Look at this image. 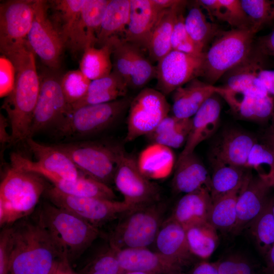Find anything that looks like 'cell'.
<instances>
[{
    "label": "cell",
    "instance_id": "1",
    "mask_svg": "<svg viewBox=\"0 0 274 274\" xmlns=\"http://www.w3.org/2000/svg\"><path fill=\"white\" fill-rule=\"evenodd\" d=\"M1 52L11 60L15 70L14 89L2 106L11 128V143L14 144L28 138L40 92V79L35 53L27 40Z\"/></svg>",
    "mask_w": 274,
    "mask_h": 274
},
{
    "label": "cell",
    "instance_id": "2",
    "mask_svg": "<svg viewBox=\"0 0 274 274\" xmlns=\"http://www.w3.org/2000/svg\"><path fill=\"white\" fill-rule=\"evenodd\" d=\"M9 228V274H49L55 262L62 259L37 218H24Z\"/></svg>",
    "mask_w": 274,
    "mask_h": 274
},
{
    "label": "cell",
    "instance_id": "3",
    "mask_svg": "<svg viewBox=\"0 0 274 274\" xmlns=\"http://www.w3.org/2000/svg\"><path fill=\"white\" fill-rule=\"evenodd\" d=\"M36 218L47 231L61 258L71 264L99 235L97 227L50 201L41 204Z\"/></svg>",
    "mask_w": 274,
    "mask_h": 274
},
{
    "label": "cell",
    "instance_id": "4",
    "mask_svg": "<svg viewBox=\"0 0 274 274\" xmlns=\"http://www.w3.org/2000/svg\"><path fill=\"white\" fill-rule=\"evenodd\" d=\"M41 175L12 166L0 185V225H11L34 211L47 187Z\"/></svg>",
    "mask_w": 274,
    "mask_h": 274
},
{
    "label": "cell",
    "instance_id": "5",
    "mask_svg": "<svg viewBox=\"0 0 274 274\" xmlns=\"http://www.w3.org/2000/svg\"><path fill=\"white\" fill-rule=\"evenodd\" d=\"M164 208L158 201L124 213L111 235L110 246L120 250L148 248L154 244L164 221Z\"/></svg>",
    "mask_w": 274,
    "mask_h": 274
},
{
    "label": "cell",
    "instance_id": "6",
    "mask_svg": "<svg viewBox=\"0 0 274 274\" xmlns=\"http://www.w3.org/2000/svg\"><path fill=\"white\" fill-rule=\"evenodd\" d=\"M256 33L250 28L221 31L204 52L202 74L204 82L212 85L250 52Z\"/></svg>",
    "mask_w": 274,
    "mask_h": 274
},
{
    "label": "cell",
    "instance_id": "7",
    "mask_svg": "<svg viewBox=\"0 0 274 274\" xmlns=\"http://www.w3.org/2000/svg\"><path fill=\"white\" fill-rule=\"evenodd\" d=\"M131 99L124 97L109 102L84 106L69 112L55 128L59 136L83 138L111 127L129 108Z\"/></svg>",
    "mask_w": 274,
    "mask_h": 274
},
{
    "label": "cell",
    "instance_id": "8",
    "mask_svg": "<svg viewBox=\"0 0 274 274\" xmlns=\"http://www.w3.org/2000/svg\"><path fill=\"white\" fill-rule=\"evenodd\" d=\"M53 146L67 154L82 174L107 185L113 181L117 146L91 141Z\"/></svg>",
    "mask_w": 274,
    "mask_h": 274
},
{
    "label": "cell",
    "instance_id": "9",
    "mask_svg": "<svg viewBox=\"0 0 274 274\" xmlns=\"http://www.w3.org/2000/svg\"><path fill=\"white\" fill-rule=\"evenodd\" d=\"M113 181L123 201L138 207L159 200L160 190L141 171L138 160L119 146Z\"/></svg>",
    "mask_w": 274,
    "mask_h": 274
},
{
    "label": "cell",
    "instance_id": "10",
    "mask_svg": "<svg viewBox=\"0 0 274 274\" xmlns=\"http://www.w3.org/2000/svg\"><path fill=\"white\" fill-rule=\"evenodd\" d=\"M170 108L165 96L158 90L142 89L129 106L125 141L132 142L151 133L168 115Z\"/></svg>",
    "mask_w": 274,
    "mask_h": 274
},
{
    "label": "cell",
    "instance_id": "11",
    "mask_svg": "<svg viewBox=\"0 0 274 274\" xmlns=\"http://www.w3.org/2000/svg\"><path fill=\"white\" fill-rule=\"evenodd\" d=\"M44 194L49 201L72 212L97 228L135 208L123 200L67 195L54 186L47 188Z\"/></svg>",
    "mask_w": 274,
    "mask_h": 274
},
{
    "label": "cell",
    "instance_id": "12",
    "mask_svg": "<svg viewBox=\"0 0 274 274\" xmlns=\"http://www.w3.org/2000/svg\"><path fill=\"white\" fill-rule=\"evenodd\" d=\"M48 2L36 0L32 23L27 37L30 48L42 62L55 71L60 66L64 43L48 15Z\"/></svg>",
    "mask_w": 274,
    "mask_h": 274
},
{
    "label": "cell",
    "instance_id": "13",
    "mask_svg": "<svg viewBox=\"0 0 274 274\" xmlns=\"http://www.w3.org/2000/svg\"><path fill=\"white\" fill-rule=\"evenodd\" d=\"M60 78L52 73L40 78V92L28 138L47 128H55L70 112L61 89Z\"/></svg>",
    "mask_w": 274,
    "mask_h": 274
},
{
    "label": "cell",
    "instance_id": "14",
    "mask_svg": "<svg viewBox=\"0 0 274 274\" xmlns=\"http://www.w3.org/2000/svg\"><path fill=\"white\" fill-rule=\"evenodd\" d=\"M204 55L197 56L172 50L156 66V89L165 96L190 81L201 77Z\"/></svg>",
    "mask_w": 274,
    "mask_h": 274
},
{
    "label": "cell",
    "instance_id": "15",
    "mask_svg": "<svg viewBox=\"0 0 274 274\" xmlns=\"http://www.w3.org/2000/svg\"><path fill=\"white\" fill-rule=\"evenodd\" d=\"M36 0H9L0 4V50L27 40Z\"/></svg>",
    "mask_w": 274,
    "mask_h": 274
},
{
    "label": "cell",
    "instance_id": "16",
    "mask_svg": "<svg viewBox=\"0 0 274 274\" xmlns=\"http://www.w3.org/2000/svg\"><path fill=\"white\" fill-rule=\"evenodd\" d=\"M274 185L251 172L246 179L237 198V221L233 230L239 233L259 215L271 199L269 193Z\"/></svg>",
    "mask_w": 274,
    "mask_h": 274
},
{
    "label": "cell",
    "instance_id": "17",
    "mask_svg": "<svg viewBox=\"0 0 274 274\" xmlns=\"http://www.w3.org/2000/svg\"><path fill=\"white\" fill-rule=\"evenodd\" d=\"M216 92L238 118L257 123L271 120L274 116V96L233 91L216 86Z\"/></svg>",
    "mask_w": 274,
    "mask_h": 274
},
{
    "label": "cell",
    "instance_id": "18",
    "mask_svg": "<svg viewBox=\"0 0 274 274\" xmlns=\"http://www.w3.org/2000/svg\"><path fill=\"white\" fill-rule=\"evenodd\" d=\"M267 57L253 46L247 56L227 72L221 78V86L236 91L265 95L269 94L258 83L259 73L264 69Z\"/></svg>",
    "mask_w": 274,
    "mask_h": 274
},
{
    "label": "cell",
    "instance_id": "19",
    "mask_svg": "<svg viewBox=\"0 0 274 274\" xmlns=\"http://www.w3.org/2000/svg\"><path fill=\"white\" fill-rule=\"evenodd\" d=\"M110 0H84L80 17L66 48L72 52H83L97 43L102 20Z\"/></svg>",
    "mask_w": 274,
    "mask_h": 274
},
{
    "label": "cell",
    "instance_id": "20",
    "mask_svg": "<svg viewBox=\"0 0 274 274\" xmlns=\"http://www.w3.org/2000/svg\"><path fill=\"white\" fill-rule=\"evenodd\" d=\"M27 170L38 174L49 180L61 192L75 196L96 197L114 200L116 195L108 185L85 175L76 180L65 179L28 160L25 164Z\"/></svg>",
    "mask_w": 274,
    "mask_h": 274
},
{
    "label": "cell",
    "instance_id": "21",
    "mask_svg": "<svg viewBox=\"0 0 274 274\" xmlns=\"http://www.w3.org/2000/svg\"><path fill=\"white\" fill-rule=\"evenodd\" d=\"M257 142L251 134L238 129H229L221 135L211 153L212 165H229L246 168L249 154Z\"/></svg>",
    "mask_w": 274,
    "mask_h": 274
},
{
    "label": "cell",
    "instance_id": "22",
    "mask_svg": "<svg viewBox=\"0 0 274 274\" xmlns=\"http://www.w3.org/2000/svg\"><path fill=\"white\" fill-rule=\"evenodd\" d=\"M154 244L156 251L182 269L192 261L185 228L171 217L163 222Z\"/></svg>",
    "mask_w": 274,
    "mask_h": 274
},
{
    "label": "cell",
    "instance_id": "23",
    "mask_svg": "<svg viewBox=\"0 0 274 274\" xmlns=\"http://www.w3.org/2000/svg\"><path fill=\"white\" fill-rule=\"evenodd\" d=\"M115 250L121 274L127 271L165 274L182 270V268L170 259L148 248Z\"/></svg>",
    "mask_w": 274,
    "mask_h": 274
},
{
    "label": "cell",
    "instance_id": "24",
    "mask_svg": "<svg viewBox=\"0 0 274 274\" xmlns=\"http://www.w3.org/2000/svg\"><path fill=\"white\" fill-rule=\"evenodd\" d=\"M221 98L215 92L205 101L191 118L190 131L179 157L194 152L196 147L200 143L214 134L220 121Z\"/></svg>",
    "mask_w": 274,
    "mask_h": 274
},
{
    "label": "cell",
    "instance_id": "25",
    "mask_svg": "<svg viewBox=\"0 0 274 274\" xmlns=\"http://www.w3.org/2000/svg\"><path fill=\"white\" fill-rule=\"evenodd\" d=\"M129 21L122 38L147 49L153 28L163 11L152 0H130Z\"/></svg>",
    "mask_w": 274,
    "mask_h": 274
},
{
    "label": "cell",
    "instance_id": "26",
    "mask_svg": "<svg viewBox=\"0 0 274 274\" xmlns=\"http://www.w3.org/2000/svg\"><path fill=\"white\" fill-rule=\"evenodd\" d=\"M211 179L204 164L194 152L183 157H178L175 164L172 181L173 190L184 194L202 188L210 192Z\"/></svg>",
    "mask_w": 274,
    "mask_h": 274
},
{
    "label": "cell",
    "instance_id": "27",
    "mask_svg": "<svg viewBox=\"0 0 274 274\" xmlns=\"http://www.w3.org/2000/svg\"><path fill=\"white\" fill-rule=\"evenodd\" d=\"M216 92V86L195 78L173 92V115L191 118L205 101Z\"/></svg>",
    "mask_w": 274,
    "mask_h": 274
},
{
    "label": "cell",
    "instance_id": "28",
    "mask_svg": "<svg viewBox=\"0 0 274 274\" xmlns=\"http://www.w3.org/2000/svg\"><path fill=\"white\" fill-rule=\"evenodd\" d=\"M25 141L37 160L35 162L45 169L70 180L84 175L67 154L53 145L41 144L32 138H27Z\"/></svg>",
    "mask_w": 274,
    "mask_h": 274
},
{
    "label": "cell",
    "instance_id": "29",
    "mask_svg": "<svg viewBox=\"0 0 274 274\" xmlns=\"http://www.w3.org/2000/svg\"><path fill=\"white\" fill-rule=\"evenodd\" d=\"M212 203L210 191L202 188L184 194L175 205L170 217L186 229L208 221Z\"/></svg>",
    "mask_w": 274,
    "mask_h": 274
},
{
    "label": "cell",
    "instance_id": "30",
    "mask_svg": "<svg viewBox=\"0 0 274 274\" xmlns=\"http://www.w3.org/2000/svg\"><path fill=\"white\" fill-rule=\"evenodd\" d=\"M186 1H180L170 9L163 11L151 35L147 50L150 58L158 62L172 50L171 39L174 25L179 12Z\"/></svg>",
    "mask_w": 274,
    "mask_h": 274
},
{
    "label": "cell",
    "instance_id": "31",
    "mask_svg": "<svg viewBox=\"0 0 274 274\" xmlns=\"http://www.w3.org/2000/svg\"><path fill=\"white\" fill-rule=\"evenodd\" d=\"M128 87L115 73L91 81L86 95L71 107V111L80 107L104 104L125 97Z\"/></svg>",
    "mask_w": 274,
    "mask_h": 274
},
{
    "label": "cell",
    "instance_id": "32",
    "mask_svg": "<svg viewBox=\"0 0 274 274\" xmlns=\"http://www.w3.org/2000/svg\"><path fill=\"white\" fill-rule=\"evenodd\" d=\"M130 10V0H110L102 20L97 44L101 47L113 38H123L129 21Z\"/></svg>",
    "mask_w": 274,
    "mask_h": 274
},
{
    "label": "cell",
    "instance_id": "33",
    "mask_svg": "<svg viewBox=\"0 0 274 274\" xmlns=\"http://www.w3.org/2000/svg\"><path fill=\"white\" fill-rule=\"evenodd\" d=\"M191 118H179L174 115L165 117L148 136L153 144L169 149L185 145L191 127Z\"/></svg>",
    "mask_w": 274,
    "mask_h": 274
},
{
    "label": "cell",
    "instance_id": "34",
    "mask_svg": "<svg viewBox=\"0 0 274 274\" xmlns=\"http://www.w3.org/2000/svg\"><path fill=\"white\" fill-rule=\"evenodd\" d=\"M174 161L170 149L153 144L142 152L138 162L142 173L150 179L166 177L173 168Z\"/></svg>",
    "mask_w": 274,
    "mask_h": 274
},
{
    "label": "cell",
    "instance_id": "35",
    "mask_svg": "<svg viewBox=\"0 0 274 274\" xmlns=\"http://www.w3.org/2000/svg\"><path fill=\"white\" fill-rule=\"evenodd\" d=\"M212 18L225 22L233 28H250L252 25L239 0L196 1Z\"/></svg>",
    "mask_w": 274,
    "mask_h": 274
},
{
    "label": "cell",
    "instance_id": "36",
    "mask_svg": "<svg viewBox=\"0 0 274 274\" xmlns=\"http://www.w3.org/2000/svg\"><path fill=\"white\" fill-rule=\"evenodd\" d=\"M113 39L100 48L91 47L85 49L80 62V70L91 81L109 75L113 71L112 54Z\"/></svg>",
    "mask_w": 274,
    "mask_h": 274
},
{
    "label": "cell",
    "instance_id": "37",
    "mask_svg": "<svg viewBox=\"0 0 274 274\" xmlns=\"http://www.w3.org/2000/svg\"><path fill=\"white\" fill-rule=\"evenodd\" d=\"M84 0H54L48 2L50 16L64 43L65 48L81 13Z\"/></svg>",
    "mask_w": 274,
    "mask_h": 274
},
{
    "label": "cell",
    "instance_id": "38",
    "mask_svg": "<svg viewBox=\"0 0 274 274\" xmlns=\"http://www.w3.org/2000/svg\"><path fill=\"white\" fill-rule=\"evenodd\" d=\"M212 166L210 188L212 201L242 186L250 173L245 167L225 164Z\"/></svg>",
    "mask_w": 274,
    "mask_h": 274
},
{
    "label": "cell",
    "instance_id": "39",
    "mask_svg": "<svg viewBox=\"0 0 274 274\" xmlns=\"http://www.w3.org/2000/svg\"><path fill=\"white\" fill-rule=\"evenodd\" d=\"M186 30L202 53L207 45L221 31L218 26L209 21L196 1L185 17Z\"/></svg>",
    "mask_w": 274,
    "mask_h": 274
},
{
    "label": "cell",
    "instance_id": "40",
    "mask_svg": "<svg viewBox=\"0 0 274 274\" xmlns=\"http://www.w3.org/2000/svg\"><path fill=\"white\" fill-rule=\"evenodd\" d=\"M189 249L194 256L207 259L215 251L219 243L217 230L208 221L185 229Z\"/></svg>",
    "mask_w": 274,
    "mask_h": 274
},
{
    "label": "cell",
    "instance_id": "41",
    "mask_svg": "<svg viewBox=\"0 0 274 274\" xmlns=\"http://www.w3.org/2000/svg\"><path fill=\"white\" fill-rule=\"evenodd\" d=\"M242 187L213 201L208 221L217 230L233 231L237 221V200Z\"/></svg>",
    "mask_w": 274,
    "mask_h": 274
},
{
    "label": "cell",
    "instance_id": "42",
    "mask_svg": "<svg viewBox=\"0 0 274 274\" xmlns=\"http://www.w3.org/2000/svg\"><path fill=\"white\" fill-rule=\"evenodd\" d=\"M249 227L259 251L265 256L274 244V216L271 199Z\"/></svg>",
    "mask_w": 274,
    "mask_h": 274
},
{
    "label": "cell",
    "instance_id": "43",
    "mask_svg": "<svg viewBox=\"0 0 274 274\" xmlns=\"http://www.w3.org/2000/svg\"><path fill=\"white\" fill-rule=\"evenodd\" d=\"M112 39V71L118 75L129 87L132 69L133 51L135 45L119 37Z\"/></svg>",
    "mask_w": 274,
    "mask_h": 274
},
{
    "label": "cell",
    "instance_id": "44",
    "mask_svg": "<svg viewBox=\"0 0 274 274\" xmlns=\"http://www.w3.org/2000/svg\"><path fill=\"white\" fill-rule=\"evenodd\" d=\"M241 3L256 33L274 21V1L241 0Z\"/></svg>",
    "mask_w": 274,
    "mask_h": 274
},
{
    "label": "cell",
    "instance_id": "45",
    "mask_svg": "<svg viewBox=\"0 0 274 274\" xmlns=\"http://www.w3.org/2000/svg\"><path fill=\"white\" fill-rule=\"evenodd\" d=\"M246 167L253 169L257 176L274 185V156L264 144L257 142L254 145Z\"/></svg>",
    "mask_w": 274,
    "mask_h": 274
},
{
    "label": "cell",
    "instance_id": "46",
    "mask_svg": "<svg viewBox=\"0 0 274 274\" xmlns=\"http://www.w3.org/2000/svg\"><path fill=\"white\" fill-rule=\"evenodd\" d=\"M90 82L80 70L70 71L61 77V89L70 109L86 95Z\"/></svg>",
    "mask_w": 274,
    "mask_h": 274
},
{
    "label": "cell",
    "instance_id": "47",
    "mask_svg": "<svg viewBox=\"0 0 274 274\" xmlns=\"http://www.w3.org/2000/svg\"><path fill=\"white\" fill-rule=\"evenodd\" d=\"M156 66L143 54L142 49L135 45L133 51L132 69L129 87L141 89L152 79L156 78Z\"/></svg>",
    "mask_w": 274,
    "mask_h": 274
},
{
    "label": "cell",
    "instance_id": "48",
    "mask_svg": "<svg viewBox=\"0 0 274 274\" xmlns=\"http://www.w3.org/2000/svg\"><path fill=\"white\" fill-rule=\"evenodd\" d=\"M81 274H121L116 251L111 246L97 255L80 272Z\"/></svg>",
    "mask_w": 274,
    "mask_h": 274
},
{
    "label": "cell",
    "instance_id": "49",
    "mask_svg": "<svg viewBox=\"0 0 274 274\" xmlns=\"http://www.w3.org/2000/svg\"><path fill=\"white\" fill-rule=\"evenodd\" d=\"M183 10L178 14L174 25L171 39L172 50L194 55H202L204 53L200 51L186 30Z\"/></svg>",
    "mask_w": 274,
    "mask_h": 274
},
{
    "label": "cell",
    "instance_id": "50",
    "mask_svg": "<svg viewBox=\"0 0 274 274\" xmlns=\"http://www.w3.org/2000/svg\"><path fill=\"white\" fill-rule=\"evenodd\" d=\"M218 263L219 274H260L248 260L239 255H231Z\"/></svg>",
    "mask_w": 274,
    "mask_h": 274
},
{
    "label": "cell",
    "instance_id": "51",
    "mask_svg": "<svg viewBox=\"0 0 274 274\" xmlns=\"http://www.w3.org/2000/svg\"><path fill=\"white\" fill-rule=\"evenodd\" d=\"M15 82V70L11 60L1 54L0 57V96H8L13 91Z\"/></svg>",
    "mask_w": 274,
    "mask_h": 274
},
{
    "label": "cell",
    "instance_id": "52",
    "mask_svg": "<svg viewBox=\"0 0 274 274\" xmlns=\"http://www.w3.org/2000/svg\"><path fill=\"white\" fill-rule=\"evenodd\" d=\"M10 259L9 226H5L0 235V274H9Z\"/></svg>",
    "mask_w": 274,
    "mask_h": 274
},
{
    "label": "cell",
    "instance_id": "53",
    "mask_svg": "<svg viewBox=\"0 0 274 274\" xmlns=\"http://www.w3.org/2000/svg\"><path fill=\"white\" fill-rule=\"evenodd\" d=\"M254 44L265 56L274 57V28L269 33L254 40Z\"/></svg>",
    "mask_w": 274,
    "mask_h": 274
},
{
    "label": "cell",
    "instance_id": "54",
    "mask_svg": "<svg viewBox=\"0 0 274 274\" xmlns=\"http://www.w3.org/2000/svg\"><path fill=\"white\" fill-rule=\"evenodd\" d=\"M258 83L269 95L274 96V70H262L259 74Z\"/></svg>",
    "mask_w": 274,
    "mask_h": 274
},
{
    "label": "cell",
    "instance_id": "55",
    "mask_svg": "<svg viewBox=\"0 0 274 274\" xmlns=\"http://www.w3.org/2000/svg\"><path fill=\"white\" fill-rule=\"evenodd\" d=\"M190 274H219L218 263L202 260L194 266Z\"/></svg>",
    "mask_w": 274,
    "mask_h": 274
},
{
    "label": "cell",
    "instance_id": "56",
    "mask_svg": "<svg viewBox=\"0 0 274 274\" xmlns=\"http://www.w3.org/2000/svg\"><path fill=\"white\" fill-rule=\"evenodd\" d=\"M49 274H81L75 272L71 264L66 259H59L54 265Z\"/></svg>",
    "mask_w": 274,
    "mask_h": 274
},
{
    "label": "cell",
    "instance_id": "57",
    "mask_svg": "<svg viewBox=\"0 0 274 274\" xmlns=\"http://www.w3.org/2000/svg\"><path fill=\"white\" fill-rule=\"evenodd\" d=\"M271 121V124L264 133L262 143L269 149L274 156V116Z\"/></svg>",
    "mask_w": 274,
    "mask_h": 274
},
{
    "label": "cell",
    "instance_id": "58",
    "mask_svg": "<svg viewBox=\"0 0 274 274\" xmlns=\"http://www.w3.org/2000/svg\"><path fill=\"white\" fill-rule=\"evenodd\" d=\"M9 125L8 118L1 114L0 116V141L2 145L6 143H11V134L7 131V127Z\"/></svg>",
    "mask_w": 274,
    "mask_h": 274
},
{
    "label": "cell",
    "instance_id": "59",
    "mask_svg": "<svg viewBox=\"0 0 274 274\" xmlns=\"http://www.w3.org/2000/svg\"><path fill=\"white\" fill-rule=\"evenodd\" d=\"M154 4L161 10L164 11L171 8L180 1L177 0H152Z\"/></svg>",
    "mask_w": 274,
    "mask_h": 274
},
{
    "label": "cell",
    "instance_id": "60",
    "mask_svg": "<svg viewBox=\"0 0 274 274\" xmlns=\"http://www.w3.org/2000/svg\"><path fill=\"white\" fill-rule=\"evenodd\" d=\"M264 257L266 259L267 268L271 274H274V244Z\"/></svg>",
    "mask_w": 274,
    "mask_h": 274
},
{
    "label": "cell",
    "instance_id": "61",
    "mask_svg": "<svg viewBox=\"0 0 274 274\" xmlns=\"http://www.w3.org/2000/svg\"><path fill=\"white\" fill-rule=\"evenodd\" d=\"M122 274H151V273H149L144 272H141V271H127V272H125Z\"/></svg>",
    "mask_w": 274,
    "mask_h": 274
},
{
    "label": "cell",
    "instance_id": "62",
    "mask_svg": "<svg viewBox=\"0 0 274 274\" xmlns=\"http://www.w3.org/2000/svg\"><path fill=\"white\" fill-rule=\"evenodd\" d=\"M271 209L272 212V214L274 216V195L271 197Z\"/></svg>",
    "mask_w": 274,
    "mask_h": 274
},
{
    "label": "cell",
    "instance_id": "63",
    "mask_svg": "<svg viewBox=\"0 0 274 274\" xmlns=\"http://www.w3.org/2000/svg\"><path fill=\"white\" fill-rule=\"evenodd\" d=\"M165 274H184V273L182 272V270H176V271H170V272L166 273Z\"/></svg>",
    "mask_w": 274,
    "mask_h": 274
},
{
    "label": "cell",
    "instance_id": "64",
    "mask_svg": "<svg viewBox=\"0 0 274 274\" xmlns=\"http://www.w3.org/2000/svg\"></svg>",
    "mask_w": 274,
    "mask_h": 274
}]
</instances>
